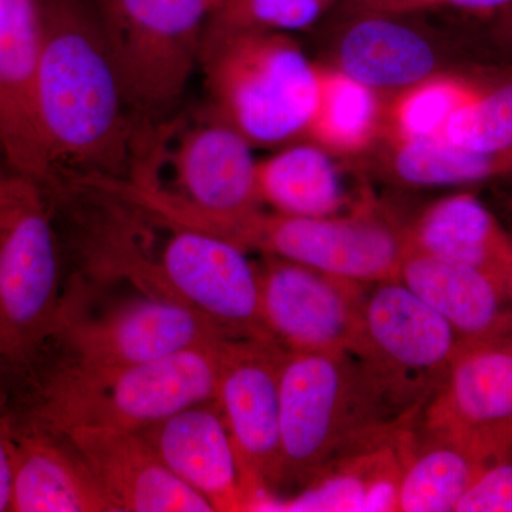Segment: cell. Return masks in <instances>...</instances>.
<instances>
[{"instance_id":"5b68a950","label":"cell","mask_w":512,"mask_h":512,"mask_svg":"<svg viewBox=\"0 0 512 512\" xmlns=\"http://www.w3.org/2000/svg\"><path fill=\"white\" fill-rule=\"evenodd\" d=\"M165 228L170 237L158 254L113 232L101 252L148 293L183 303L229 338L271 339L262 320L258 265L247 249L207 232Z\"/></svg>"},{"instance_id":"9a60e30c","label":"cell","mask_w":512,"mask_h":512,"mask_svg":"<svg viewBox=\"0 0 512 512\" xmlns=\"http://www.w3.org/2000/svg\"><path fill=\"white\" fill-rule=\"evenodd\" d=\"M140 434L212 511H256L258 497L245 480L217 403L187 407Z\"/></svg>"},{"instance_id":"6da1fadb","label":"cell","mask_w":512,"mask_h":512,"mask_svg":"<svg viewBox=\"0 0 512 512\" xmlns=\"http://www.w3.org/2000/svg\"><path fill=\"white\" fill-rule=\"evenodd\" d=\"M42 23L39 107L53 175L123 177L131 128L120 77L92 0H37Z\"/></svg>"},{"instance_id":"30bf717a","label":"cell","mask_w":512,"mask_h":512,"mask_svg":"<svg viewBox=\"0 0 512 512\" xmlns=\"http://www.w3.org/2000/svg\"><path fill=\"white\" fill-rule=\"evenodd\" d=\"M286 352L262 338L222 340L215 403L259 503L278 488L281 464V367Z\"/></svg>"},{"instance_id":"52a82bcc","label":"cell","mask_w":512,"mask_h":512,"mask_svg":"<svg viewBox=\"0 0 512 512\" xmlns=\"http://www.w3.org/2000/svg\"><path fill=\"white\" fill-rule=\"evenodd\" d=\"M128 107L173 109L200 63L202 37L220 0H92Z\"/></svg>"},{"instance_id":"e0dca14e","label":"cell","mask_w":512,"mask_h":512,"mask_svg":"<svg viewBox=\"0 0 512 512\" xmlns=\"http://www.w3.org/2000/svg\"><path fill=\"white\" fill-rule=\"evenodd\" d=\"M412 427L353 448L319 471L292 497L274 495L269 512H393Z\"/></svg>"},{"instance_id":"f1b7e54d","label":"cell","mask_w":512,"mask_h":512,"mask_svg":"<svg viewBox=\"0 0 512 512\" xmlns=\"http://www.w3.org/2000/svg\"><path fill=\"white\" fill-rule=\"evenodd\" d=\"M454 512H512V453L481 468Z\"/></svg>"},{"instance_id":"ba28073f","label":"cell","mask_w":512,"mask_h":512,"mask_svg":"<svg viewBox=\"0 0 512 512\" xmlns=\"http://www.w3.org/2000/svg\"><path fill=\"white\" fill-rule=\"evenodd\" d=\"M220 238L248 252L363 285L396 279L407 252L406 228L365 200L349 214L328 217H295L259 208L228 224Z\"/></svg>"},{"instance_id":"d6986e66","label":"cell","mask_w":512,"mask_h":512,"mask_svg":"<svg viewBox=\"0 0 512 512\" xmlns=\"http://www.w3.org/2000/svg\"><path fill=\"white\" fill-rule=\"evenodd\" d=\"M340 26L332 66L382 97L441 72L433 40L409 15H353Z\"/></svg>"},{"instance_id":"277c9868","label":"cell","mask_w":512,"mask_h":512,"mask_svg":"<svg viewBox=\"0 0 512 512\" xmlns=\"http://www.w3.org/2000/svg\"><path fill=\"white\" fill-rule=\"evenodd\" d=\"M200 63L212 116L252 146L305 137L319 92V64L289 33L242 29L202 37Z\"/></svg>"},{"instance_id":"f546056e","label":"cell","mask_w":512,"mask_h":512,"mask_svg":"<svg viewBox=\"0 0 512 512\" xmlns=\"http://www.w3.org/2000/svg\"><path fill=\"white\" fill-rule=\"evenodd\" d=\"M13 434L15 430L0 417V512L10 511L12 500Z\"/></svg>"},{"instance_id":"836d02e7","label":"cell","mask_w":512,"mask_h":512,"mask_svg":"<svg viewBox=\"0 0 512 512\" xmlns=\"http://www.w3.org/2000/svg\"><path fill=\"white\" fill-rule=\"evenodd\" d=\"M138 167H141V165H138ZM147 167H150V165H147ZM137 168V167H136ZM153 168V167H151ZM154 170H156V168H154ZM128 175V174H127ZM99 177H101V175H99ZM124 177H126V175H124ZM94 178L96 177H93V178H90V181H89V187L92 188L93 191H96L94 190V188L92 187V181L94 180Z\"/></svg>"},{"instance_id":"9c48e42d","label":"cell","mask_w":512,"mask_h":512,"mask_svg":"<svg viewBox=\"0 0 512 512\" xmlns=\"http://www.w3.org/2000/svg\"><path fill=\"white\" fill-rule=\"evenodd\" d=\"M59 252L43 187L0 177V357L19 360L55 335Z\"/></svg>"},{"instance_id":"5bb4252c","label":"cell","mask_w":512,"mask_h":512,"mask_svg":"<svg viewBox=\"0 0 512 512\" xmlns=\"http://www.w3.org/2000/svg\"><path fill=\"white\" fill-rule=\"evenodd\" d=\"M42 23L37 0H0V151L10 173L55 180L40 123Z\"/></svg>"},{"instance_id":"8992f818","label":"cell","mask_w":512,"mask_h":512,"mask_svg":"<svg viewBox=\"0 0 512 512\" xmlns=\"http://www.w3.org/2000/svg\"><path fill=\"white\" fill-rule=\"evenodd\" d=\"M461 346L446 320L396 278L367 288L350 355L375 380L394 416L416 424L446 382Z\"/></svg>"},{"instance_id":"cb8c5ba5","label":"cell","mask_w":512,"mask_h":512,"mask_svg":"<svg viewBox=\"0 0 512 512\" xmlns=\"http://www.w3.org/2000/svg\"><path fill=\"white\" fill-rule=\"evenodd\" d=\"M483 458L454 441L413 427L400 480V512H454L485 466Z\"/></svg>"},{"instance_id":"4316f807","label":"cell","mask_w":512,"mask_h":512,"mask_svg":"<svg viewBox=\"0 0 512 512\" xmlns=\"http://www.w3.org/2000/svg\"><path fill=\"white\" fill-rule=\"evenodd\" d=\"M339 0H220L204 36L242 29L298 32L311 28Z\"/></svg>"},{"instance_id":"ffe728a7","label":"cell","mask_w":512,"mask_h":512,"mask_svg":"<svg viewBox=\"0 0 512 512\" xmlns=\"http://www.w3.org/2000/svg\"><path fill=\"white\" fill-rule=\"evenodd\" d=\"M12 512H114L69 441L33 423L13 434Z\"/></svg>"},{"instance_id":"484cf974","label":"cell","mask_w":512,"mask_h":512,"mask_svg":"<svg viewBox=\"0 0 512 512\" xmlns=\"http://www.w3.org/2000/svg\"><path fill=\"white\" fill-rule=\"evenodd\" d=\"M483 90L456 74L437 72L394 94L384 101V144L440 138L457 111L477 99Z\"/></svg>"},{"instance_id":"d4e9b609","label":"cell","mask_w":512,"mask_h":512,"mask_svg":"<svg viewBox=\"0 0 512 512\" xmlns=\"http://www.w3.org/2000/svg\"><path fill=\"white\" fill-rule=\"evenodd\" d=\"M384 146L389 173L407 187H450L512 177V153H474L441 138Z\"/></svg>"},{"instance_id":"8fae6325","label":"cell","mask_w":512,"mask_h":512,"mask_svg":"<svg viewBox=\"0 0 512 512\" xmlns=\"http://www.w3.org/2000/svg\"><path fill=\"white\" fill-rule=\"evenodd\" d=\"M416 431L460 444L485 463L512 453V332L468 343Z\"/></svg>"},{"instance_id":"603a6c76","label":"cell","mask_w":512,"mask_h":512,"mask_svg":"<svg viewBox=\"0 0 512 512\" xmlns=\"http://www.w3.org/2000/svg\"><path fill=\"white\" fill-rule=\"evenodd\" d=\"M383 97L333 66L319 64V92L306 136L330 156H357L382 140Z\"/></svg>"},{"instance_id":"d6a6232c","label":"cell","mask_w":512,"mask_h":512,"mask_svg":"<svg viewBox=\"0 0 512 512\" xmlns=\"http://www.w3.org/2000/svg\"><path fill=\"white\" fill-rule=\"evenodd\" d=\"M3 167H6L5 160H3L2 151H0V177H2L3 174L8 173V171L3 170Z\"/></svg>"},{"instance_id":"2e32d148","label":"cell","mask_w":512,"mask_h":512,"mask_svg":"<svg viewBox=\"0 0 512 512\" xmlns=\"http://www.w3.org/2000/svg\"><path fill=\"white\" fill-rule=\"evenodd\" d=\"M62 436L89 468L114 512H214L174 476L140 433L82 427Z\"/></svg>"},{"instance_id":"83f0119b","label":"cell","mask_w":512,"mask_h":512,"mask_svg":"<svg viewBox=\"0 0 512 512\" xmlns=\"http://www.w3.org/2000/svg\"><path fill=\"white\" fill-rule=\"evenodd\" d=\"M339 15H421L437 10L494 15L512 0H339Z\"/></svg>"},{"instance_id":"e575fe53","label":"cell","mask_w":512,"mask_h":512,"mask_svg":"<svg viewBox=\"0 0 512 512\" xmlns=\"http://www.w3.org/2000/svg\"><path fill=\"white\" fill-rule=\"evenodd\" d=\"M140 165H146V164H140ZM137 167H138V165H137ZM150 167H151V165H150ZM134 168H136V167H134ZM134 168H133V170H134ZM133 170H131V171H133ZM96 177H99V175H96ZM101 177H103V175H101ZM90 178H93V177H90ZM90 178H89V180H90ZM89 180H87V187H89Z\"/></svg>"},{"instance_id":"4dcf8cb0","label":"cell","mask_w":512,"mask_h":512,"mask_svg":"<svg viewBox=\"0 0 512 512\" xmlns=\"http://www.w3.org/2000/svg\"><path fill=\"white\" fill-rule=\"evenodd\" d=\"M494 33L503 45L512 49V3L494 13Z\"/></svg>"},{"instance_id":"7402d4cb","label":"cell","mask_w":512,"mask_h":512,"mask_svg":"<svg viewBox=\"0 0 512 512\" xmlns=\"http://www.w3.org/2000/svg\"><path fill=\"white\" fill-rule=\"evenodd\" d=\"M258 187L262 204L295 217L340 214L346 204L330 154L312 141L258 161Z\"/></svg>"},{"instance_id":"1f68e13d","label":"cell","mask_w":512,"mask_h":512,"mask_svg":"<svg viewBox=\"0 0 512 512\" xmlns=\"http://www.w3.org/2000/svg\"><path fill=\"white\" fill-rule=\"evenodd\" d=\"M140 164L151 165V167L156 168V163H154L153 158H147V163H140ZM140 164H137V165H140ZM134 167H136V165H134ZM128 174H130V173H128ZM90 177H96V175H86V177L77 178V180H76L77 185H80V187H83V188H89V187H87V180H89ZM103 177H104V175H103Z\"/></svg>"},{"instance_id":"3957f363","label":"cell","mask_w":512,"mask_h":512,"mask_svg":"<svg viewBox=\"0 0 512 512\" xmlns=\"http://www.w3.org/2000/svg\"><path fill=\"white\" fill-rule=\"evenodd\" d=\"M221 342L134 365L70 363L46 384L33 423L60 436L82 427L140 433L215 402Z\"/></svg>"},{"instance_id":"44dd1931","label":"cell","mask_w":512,"mask_h":512,"mask_svg":"<svg viewBox=\"0 0 512 512\" xmlns=\"http://www.w3.org/2000/svg\"><path fill=\"white\" fill-rule=\"evenodd\" d=\"M407 247L481 269L512 286V239L470 192L433 202L406 228Z\"/></svg>"},{"instance_id":"ac0fdd59","label":"cell","mask_w":512,"mask_h":512,"mask_svg":"<svg viewBox=\"0 0 512 512\" xmlns=\"http://www.w3.org/2000/svg\"><path fill=\"white\" fill-rule=\"evenodd\" d=\"M397 279L439 313L463 345L512 332V286L497 276L407 247Z\"/></svg>"},{"instance_id":"4fadbf2b","label":"cell","mask_w":512,"mask_h":512,"mask_svg":"<svg viewBox=\"0 0 512 512\" xmlns=\"http://www.w3.org/2000/svg\"><path fill=\"white\" fill-rule=\"evenodd\" d=\"M56 333L72 350L73 362L92 366L151 362L229 339L201 313L151 293L96 319L60 315Z\"/></svg>"},{"instance_id":"7c38bea8","label":"cell","mask_w":512,"mask_h":512,"mask_svg":"<svg viewBox=\"0 0 512 512\" xmlns=\"http://www.w3.org/2000/svg\"><path fill=\"white\" fill-rule=\"evenodd\" d=\"M262 320L288 353H352L370 285L265 256L258 265Z\"/></svg>"},{"instance_id":"7a4b0ae2","label":"cell","mask_w":512,"mask_h":512,"mask_svg":"<svg viewBox=\"0 0 512 512\" xmlns=\"http://www.w3.org/2000/svg\"><path fill=\"white\" fill-rule=\"evenodd\" d=\"M410 426L355 356L286 352L278 487L299 490L353 448Z\"/></svg>"}]
</instances>
